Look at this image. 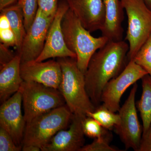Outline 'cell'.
Masks as SVG:
<instances>
[{
  "label": "cell",
  "instance_id": "obj_3",
  "mask_svg": "<svg viewBox=\"0 0 151 151\" xmlns=\"http://www.w3.org/2000/svg\"><path fill=\"white\" fill-rule=\"evenodd\" d=\"M62 29L66 46L76 55L78 68L85 73L92 55L109 41L105 37H94L69 9L63 18Z\"/></svg>",
  "mask_w": 151,
  "mask_h": 151
},
{
  "label": "cell",
  "instance_id": "obj_29",
  "mask_svg": "<svg viewBox=\"0 0 151 151\" xmlns=\"http://www.w3.org/2000/svg\"><path fill=\"white\" fill-rule=\"evenodd\" d=\"M18 0H0V10L13 4Z\"/></svg>",
  "mask_w": 151,
  "mask_h": 151
},
{
  "label": "cell",
  "instance_id": "obj_26",
  "mask_svg": "<svg viewBox=\"0 0 151 151\" xmlns=\"http://www.w3.org/2000/svg\"><path fill=\"white\" fill-rule=\"evenodd\" d=\"M38 8L48 16L54 17L58 7V0H37Z\"/></svg>",
  "mask_w": 151,
  "mask_h": 151
},
{
  "label": "cell",
  "instance_id": "obj_14",
  "mask_svg": "<svg viewBox=\"0 0 151 151\" xmlns=\"http://www.w3.org/2000/svg\"><path fill=\"white\" fill-rule=\"evenodd\" d=\"M82 118L73 115L68 130L60 131L41 149L42 151H80L84 146Z\"/></svg>",
  "mask_w": 151,
  "mask_h": 151
},
{
  "label": "cell",
  "instance_id": "obj_4",
  "mask_svg": "<svg viewBox=\"0 0 151 151\" xmlns=\"http://www.w3.org/2000/svg\"><path fill=\"white\" fill-rule=\"evenodd\" d=\"M73 115L66 105L37 116L26 123L22 146L33 145L41 149L71 122Z\"/></svg>",
  "mask_w": 151,
  "mask_h": 151
},
{
  "label": "cell",
  "instance_id": "obj_7",
  "mask_svg": "<svg viewBox=\"0 0 151 151\" xmlns=\"http://www.w3.org/2000/svg\"><path fill=\"white\" fill-rule=\"evenodd\" d=\"M137 83L133 85L129 97L120 108L119 124L115 127L126 149L132 148L139 151L143 134V128L138 119L135 97L137 90Z\"/></svg>",
  "mask_w": 151,
  "mask_h": 151
},
{
  "label": "cell",
  "instance_id": "obj_31",
  "mask_svg": "<svg viewBox=\"0 0 151 151\" xmlns=\"http://www.w3.org/2000/svg\"><path fill=\"white\" fill-rule=\"evenodd\" d=\"M147 6L151 10V0H143Z\"/></svg>",
  "mask_w": 151,
  "mask_h": 151
},
{
  "label": "cell",
  "instance_id": "obj_12",
  "mask_svg": "<svg viewBox=\"0 0 151 151\" xmlns=\"http://www.w3.org/2000/svg\"><path fill=\"white\" fill-rule=\"evenodd\" d=\"M20 73L24 81H32L47 87L59 89L62 78L58 61L37 62L35 60L21 62Z\"/></svg>",
  "mask_w": 151,
  "mask_h": 151
},
{
  "label": "cell",
  "instance_id": "obj_25",
  "mask_svg": "<svg viewBox=\"0 0 151 151\" xmlns=\"http://www.w3.org/2000/svg\"><path fill=\"white\" fill-rule=\"evenodd\" d=\"M109 145L107 139L105 138L96 139L92 143L84 145L80 151H118Z\"/></svg>",
  "mask_w": 151,
  "mask_h": 151
},
{
  "label": "cell",
  "instance_id": "obj_10",
  "mask_svg": "<svg viewBox=\"0 0 151 151\" xmlns=\"http://www.w3.org/2000/svg\"><path fill=\"white\" fill-rule=\"evenodd\" d=\"M54 17L48 16L38 8L31 25L26 32L19 50L21 62L35 60L44 47L49 29Z\"/></svg>",
  "mask_w": 151,
  "mask_h": 151
},
{
  "label": "cell",
  "instance_id": "obj_19",
  "mask_svg": "<svg viewBox=\"0 0 151 151\" xmlns=\"http://www.w3.org/2000/svg\"><path fill=\"white\" fill-rule=\"evenodd\" d=\"M116 113L103 104L97 107L94 112L88 113L87 116L93 118L106 129L111 130L120 122V116Z\"/></svg>",
  "mask_w": 151,
  "mask_h": 151
},
{
  "label": "cell",
  "instance_id": "obj_2",
  "mask_svg": "<svg viewBox=\"0 0 151 151\" xmlns=\"http://www.w3.org/2000/svg\"><path fill=\"white\" fill-rule=\"evenodd\" d=\"M57 60L62 72L58 90L72 114L84 119L96 108L86 92L84 74L78 68L76 58H61Z\"/></svg>",
  "mask_w": 151,
  "mask_h": 151
},
{
  "label": "cell",
  "instance_id": "obj_15",
  "mask_svg": "<svg viewBox=\"0 0 151 151\" xmlns=\"http://www.w3.org/2000/svg\"><path fill=\"white\" fill-rule=\"evenodd\" d=\"M21 55L17 52L13 58L1 67L0 101L1 103L8 100L19 91L23 80L20 73Z\"/></svg>",
  "mask_w": 151,
  "mask_h": 151
},
{
  "label": "cell",
  "instance_id": "obj_27",
  "mask_svg": "<svg viewBox=\"0 0 151 151\" xmlns=\"http://www.w3.org/2000/svg\"><path fill=\"white\" fill-rule=\"evenodd\" d=\"M16 55L10 50L9 47L1 43L0 45V64L1 66L6 64L10 61Z\"/></svg>",
  "mask_w": 151,
  "mask_h": 151
},
{
  "label": "cell",
  "instance_id": "obj_28",
  "mask_svg": "<svg viewBox=\"0 0 151 151\" xmlns=\"http://www.w3.org/2000/svg\"><path fill=\"white\" fill-rule=\"evenodd\" d=\"M139 151H151V124L147 132L142 134Z\"/></svg>",
  "mask_w": 151,
  "mask_h": 151
},
{
  "label": "cell",
  "instance_id": "obj_21",
  "mask_svg": "<svg viewBox=\"0 0 151 151\" xmlns=\"http://www.w3.org/2000/svg\"><path fill=\"white\" fill-rule=\"evenodd\" d=\"M132 60L145 70L151 78V35Z\"/></svg>",
  "mask_w": 151,
  "mask_h": 151
},
{
  "label": "cell",
  "instance_id": "obj_1",
  "mask_svg": "<svg viewBox=\"0 0 151 151\" xmlns=\"http://www.w3.org/2000/svg\"><path fill=\"white\" fill-rule=\"evenodd\" d=\"M129 50V44L124 40L109 41L94 53L84 73L88 96L96 108L101 103L105 85L125 68Z\"/></svg>",
  "mask_w": 151,
  "mask_h": 151
},
{
  "label": "cell",
  "instance_id": "obj_6",
  "mask_svg": "<svg viewBox=\"0 0 151 151\" xmlns=\"http://www.w3.org/2000/svg\"><path fill=\"white\" fill-rule=\"evenodd\" d=\"M19 91L22 95L26 123L37 116L65 105L59 90L39 83L23 81Z\"/></svg>",
  "mask_w": 151,
  "mask_h": 151
},
{
  "label": "cell",
  "instance_id": "obj_22",
  "mask_svg": "<svg viewBox=\"0 0 151 151\" xmlns=\"http://www.w3.org/2000/svg\"><path fill=\"white\" fill-rule=\"evenodd\" d=\"M81 124L84 135L87 137L96 139L102 138L107 139V129L102 127L93 118L87 116L82 119Z\"/></svg>",
  "mask_w": 151,
  "mask_h": 151
},
{
  "label": "cell",
  "instance_id": "obj_13",
  "mask_svg": "<svg viewBox=\"0 0 151 151\" xmlns=\"http://www.w3.org/2000/svg\"><path fill=\"white\" fill-rule=\"evenodd\" d=\"M81 24L90 32L101 30L105 20L103 0H65Z\"/></svg>",
  "mask_w": 151,
  "mask_h": 151
},
{
  "label": "cell",
  "instance_id": "obj_5",
  "mask_svg": "<svg viewBox=\"0 0 151 151\" xmlns=\"http://www.w3.org/2000/svg\"><path fill=\"white\" fill-rule=\"evenodd\" d=\"M128 17L125 40L129 42V61L151 35V10L143 0H121Z\"/></svg>",
  "mask_w": 151,
  "mask_h": 151
},
{
  "label": "cell",
  "instance_id": "obj_30",
  "mask_svg": "<svg viewBox=\"0 0 151 151\" xmlns=\"http://www.w3.org/2000/svg\"><path fill=\"white\" fill-rule=\"evenodd\" d=\"M22 150L23 151H41V149L37 146L29 145L22 146Z\"/></svg>",
  "mask_w": 151,
  "mask_h": 151
},
{
  "label": "cell",
  "instance_id": "obj_24",
  "mask_svg": "<svg viewBox=\"0 0 151 151\" xmlns=\"http://www.w3.org/2000/svg\"><path fill=\"white\" fill-rule=\"evenodd\" d=\"M22 147L17 145L11 135L0 127V151H20Z\"/></svg>",
  "mask_w": 151,
  "mask_h": 151
},
{
  "label": "cell",
  "instance_id": "obj_18",
  "mask_svg": "<svg viewBox=\"0 0 151 151\" xmlns=\"http://www.w3.org/2000/svg\"><path fill=\"white\" fill-rule=\"evenodd\" d=\"M1 12L4 14L8 19L11 27L16 37L18 44L17 50L19 51L26 32L21 8L17 3L1 10Z\"/></svg>",
  "mask_w": 151,
  "mask_h": 151
},
{
  "label": "cell",
  "instance_id": "obj_16",
  "mask_svg": "<svg viewBox=\"0 0 151 151\" xmlns=\"http://www.w3.org/2000/svg\"><path fill=\"white\" fill-rule=\"evenodd\" d=\"M105 8V20L101 32L109 41L123 40L124 9L121 0H103Z\"/></svg>",
  "mask_w": 151,
  "mask_h": 151
},
{
  "label": "cell",
  "instance_id": "obj_11",
  "mask_svg": "<svg viewBox=\"0 0 151 151\" xmlns=\"http://www.w3.org/2000/svg\"><path fill=\"white\" fill-rule=\"evenodd\" d=\"M22 103L21 94L19 91L2 103L0 107V127L8 132L19 146L22 145L26 126L22 114Z\"/></svg>",
  "mask_w": 151,
  "mask_h": 151
},
{
  "label": "cell",
  "instance_id": "obj_8",
  "mask_svg": "<svg viewBox=\"0 0 151 151\" xmlns=\"http://www.w3.org/2000/svg\"><path fill=\"white\" fill-rule=\"evenodd\" d=\"M147 74L145 70L131 60L123 71L105 85L101 95V102L111 111L119 112L121 98L125 91Z\"/></svg>",
  "mask_w": 151,
  "mask_h": 151
},
{
  "label": "cell",
  "instance_id": "obj_23",
  "mask_svg": "<svg viewBox=\"0 0 151 151\" xmlns=\"http://www.w3.org/2000/svg\"><path fill=\"white\" fill-rule=\"evenodd\" d=\"M17 3L22 11L25 28L27 31L31 25L37 13L38 9L37 0H18Z\"/></svg>",
  "mask_w": 151,
  "mask_h": 151
},
{
  "label": "cell",
  "instance_id": "obj_17",
  "mask_svg": "<svg viewBox=\"0 0 151 151\" xmlns=\"http://www.w3.org/2000/svg\"><path fill=\"white\" fill-rule=\"evenodd\" d=\"M142 80V92L137 106L142 122L143 134L147 132L151 124V78L147 74Z\"/></svg>",
  "mask_w": 151,
  "mask_h": 151
},
{
  "label": "cell",
  "instance_id": "obj_9",
  "mask_svg": "<svg viewBox=\"0 0 151 151\" xmlns=\"http://www.w3.org/2000/svg\"><path fill=\"white\" fill-rule=\"evenodd\" d=\"M68 9L69 7L65 0L59 3L49 29L43 50L35 61L42 62L55 58L69 57L76 59V55L66 46L61 26L63 17Z\"/></svg>",
  "mask_w": 151,
  "mask_h": 151
},
{
  "label": "cell",
  "instance_id": "obj_20",
  "mask_svg": "<svg viewBox=\"0 0 151 151\" xmlns=\"http://www.w3.org/2000/svg\"><path fill=\"white\" fill-rule=\"evenodd\" d=\"M0 41L1 43L7 47H15L17 49L16 37L11 27L8 19L5 14L0 15Z\"/></svg>",
  "mask_w": 151,
  "mask_h": 151
}]
</instances>
